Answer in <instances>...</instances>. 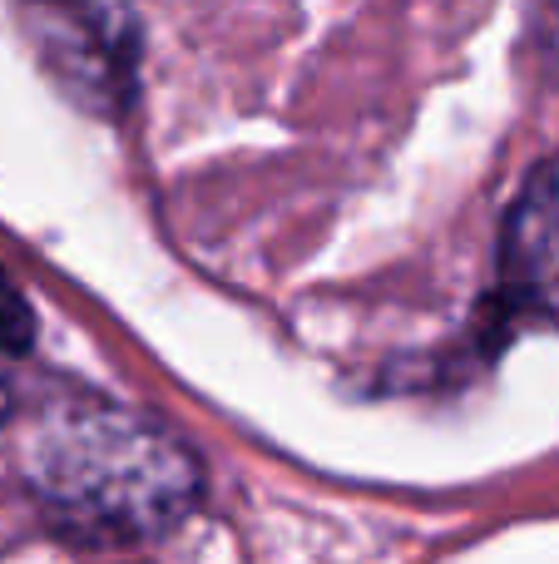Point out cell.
Here are the masks:
<instances>
[{
  "label": "cell",
  "mask_w": 559,
  "mask_h": 564,
  "mask_svg": "<svg viewBox=\"0 0 559 564\" xmlns=\"http://www.w3.org/2000/svg\"><path fill=\"white\" fill-rule=\"evenodd\" d=\"M25 480L50 516L109 540L168 530L204 486L174 431L109 401H75L40 421L25 441Z\"/></svg>",
  "instance_id": "1"
},
{
  "label": "cell",
  "mask_w": 559,
  "mask_h": 564,
  "mask_svg": "<svg viewBox=\"0 0 559 564\" xmlns=\"http://www.w3.org/2000/svg\"><path fill=\"white\" fill-rule=\"evenodd\" d=\"M20 20L40 65L69 99L119 109L134 79V10L129 0H20Z\"/></svg>",
  "instance_id": "2"
},
{
  "label": "cell",
  "mask_w": 559,
  "mask_h": 564,
  "mask_svg": "<svg viewBox=\"0 0 559 564\" xmlns=\"http://www.w3.org/2000/svg\"><path fill=\"white\" fill-rule=\"evenodd\" d=\"M35 341V312H30L25 292L0 273V357H15Z\"/></svg>",
  "instance_id": "4"
},
{
  "label": "cell",
  "mask_w": 559,
  "mask_h": 564,
  "mask_svg": "<svg viewBox=\"0 0 559 564\" xmlns=\"http://www.w3.org/2000/svg\"><path fill=\"white\" fill-rule=\"evenodd\" d=\"M505 282L530 307L559 317V154L520 188L505 224Z\"/></svg>",
  "instance_id": "3"
},
{
  "label": "cell",
  "mask_w": 559,
  "mask_h": 564,
  "mask_svg": "<svg viewBox=\"0 0 559 564\" xmlns=\"http://www.w3.org/2000/svg\"><path fill=\"white\" fill-rule=\"evenodd\" d=\"M15 416V377H10L6 357H0V421Z\"/></svg>",
  "instance_id": "5"
}]
</instances>
